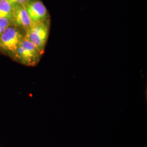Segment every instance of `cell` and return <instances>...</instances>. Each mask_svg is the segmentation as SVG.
Returning <instances> with one entry per match:
<instances>
[{"mask_svg": "<svg viewBox=\"0 0 147 147\" xmlns=\"http://www.w3.org/2000/svg\"><path fill=\"white\" fill-rule=\"evenodd\" d=\"M44 53L24 37L16 50L13 59L28 67L36 66Z\"/></svg>", "mask_w": 147, "mask_h": 147, "instance_id": "1", "label": "cell"}, {"mask_svg": "<svg viewBox=\"0 0 147 147\" xmlns=\"http://www.w3.org/2000/svg\"><path fill=\"white\" fill-rule=\"evenodd\" d=\"M25 31L11 25L0 35V52L13 58L16 50L25 37Z\"/></svg>", "mask_w": 147, "mask_h": 147, "instance_id": "2", "label": "cell"}, {"mask_svg": "<svg viewBox=\"0 0 147 147\" xmlns=\"http://www.w3.org/2000/svg\"><path fill=\"white\" fill-rule=\"evenodd\" d=\"M50 24V19H49L45 21L32 24L25 32V37L42 53H44L48 40Z\"/></svg>", "mask_w": 147, "mask_h": 147, "instance_id": "3", "label": "cell"}, {"mask_svg": "<svg viewBox=\"0 0 147 147\" xmlns=\"http://www.w3.org/2000/svg\"><path fill=\"white\" fill-rule=\"evenodd\" d=\"M24 5L33 24L50 19L48 10L41 0H30Z\"/></svg>", "mask_w": 147, "mask_h": 147, "instance_id": "4", "label": "cell"}, {"mask_svg": "<svg viewBox=\"0 0 147 147\" xmlns=\"http://www.w3.org/2000/svg\"><path fill=\"white\" fill-rule=\"evenodd\" d=\"M13 14L11 21V25L26 31L32 25V22L28 15L24 5L14 4Z\"/></svg>", "mask_w": 147, "mask_h": 147, "instance_id": "5", "label": "cell"}, {"mask_svg": "<svg viewBox=\"0 0 147 147\" xmlns=\"http://www.w3.org/2000/svg\"><path fill=\"white\" fill-rule=\"evenodd\" d=\"M13 5L8 0H0V18L9 19L12 17Z\"/></svg>", "mask_w": 147, "mask_h": 147, "instance_id": "6", "label": "cell"}, {"mask_svg": "<svg viewBox=\"0 0 147 147\" xmlns=\"http://www.w3.org/2000/svg\"><path fill=\"white\" fill-rule=\"evenodd\" d=\"M11 25V23L9 19L5 18H0V35Z\"/></svg>", "mask_w": 147, "mask_h": 147, "instance_id": "7", "label": "cell"}, {"mask_svg": "<svg viewBox=\"0 0 147 147\" xmlns=\"http://www.w3.org/2000/svg\"><path fill=\"white\" fill-rule=\"evenodd\" d=\"M8 1H9L12 5H14V4L25 5L30 0H8Z\"/></svg>", "mask_w": 147, "mask_h": 147, "instance_id": "8", "label": "cell"}]
</instances>
